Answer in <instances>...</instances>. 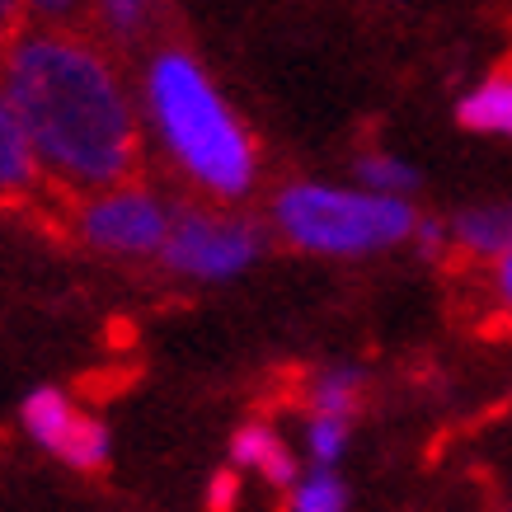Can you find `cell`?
Masks as SVG:
<instances>
[{
  "label": "cell",
  "instance_id": "52a82bcc",
  "mask_svg": "<svg viewBox=\"0 0 512 512\" xmlns=\"http://www.w3.org/2000/svg\"><path fill=\"white\" fill-rule=\"evenodd\" d=\"M456 118L470 132H508L512 137V76H494L484 90H475L456 109Z\"/></svg>",
  "mask_w": 512,
  "mask_h": 512
},
{
  "label": "cell",
  "instance_id": "8992f818",
  "mask_svg": "<svg viewBox=\"0 0 512 512\" xmlns=\"http://www.w3.org/2000/svg\"><path fill=\"white\" fill-rule=\"evenodd\" d=\"M38 184H43V170L29 146V132L19 123V113L10 109V99L0 94V202L19 207L38 193Z\"/></svg>",
  "mask_w": 512,
  "mask_h": 512
},
{
  "label": "cell",
  "instance_id": "e0dca14e",
  "mask_svg": "<svg viewBox=\"0 0 512 512\" xmlns=\"http://www.w3.org/2000/svg\"><path fill=\"white\" fill-rule=\"evenodd\" d=\"M494 282H498V296H503V325H494L489 334H512V249L498 259Z\"/></svg>",
  "mask_w": 512,
  "mask_h": 512
},
{
  "label": "cell",
  "instance_id": "2e32d148",
  "mask_svg": "<svg viewBox=\"0 0 512 512\" xmlns=\"http://www.w3.org/2000/svg\"><path fill=\"white\" fill-rule=\"evenodd\" d=\"M235 498H240V480H235V470H217L212 484H207V508L212 512H231Z\"/></svg>",
  "mask_w": 512,
  "mask_h": 512
},
{
  "label": "cell",
  "instance_id": "7c38bea8",
  "mask_svg": "<svg viewBox=\"0 0 512 512\" xmlns=\"http://www.w3.org/2000/svg\"><path fill=\"white\" fill-rule=\"evenodd\" d=\"M357 404H362V376H357V372H329V376H320V381H315V390H311L315 419L348 423V414H353Z\"/></svg>",
  "mask_w": 512,
  "mask_h": 512
},
{
  "label": "cell",
  "instance_id": "5b68a950",
  "mask_svg": "<svg viewBox=\"0 0 512 512\" xmlns=\"http://www.w3.org/2000/svg\"><path fill=\"white\" fill-rule=\"evenodd\" d=\"M76 231L85 245L113 249V254H146V249H165L170 240V217L151 193L141 188H113L99 193L80 207Z\"/></svg>",
  "mask_w": 512,
  "mask_h": 512
},
{
  "label": "cell",
  "instance_id": "9a60e30c",
  "mask_svg": "<svg viewBox=\"0 0 512 512\" xmlns=\"http://www.w3.org/2000/svg\"><path fill=\"white\" fill-rule=\"evenodd\" d=\"M343 442H348V423H339V419H315L311 423V451H315V461H320V470H329L339 461Z\"/></svg>",
  "mask_w": 512,
  "mask_h": 512
},
{
  "label": "cell",
  "instance_id": "d6986e66",
  "mask_svg": "<svg viewBox=\"0 0 512 512\" xmlns=\"http://www.w3.org/2000/svg\"><path fill=\"white\" fill-rule=\"evenodd\" d=\"M15 29H19V10H5V5H0V43H10Z\"/></svg>",
  "mask_w": 512,
  "mask_h": 512
},
{
  "label": "cell",
  "instance_id": "6da1fadb",
  "mask_svg": "<svg viewBox=\"0 0 512 512\" xmlns=\"http://www.w3.org/2000/svg\"><path fill=\"white\" fill-rule=\"evenodd\" d=\"M5 99L29 132L43 184L99 198L137 179V123L104 52L80 33H33L10 47Z\"/></svg>",
  "mask_w": 512,
  "mask_h": 512
},
{
  "label": "cell",
  "instance_id": "ac0fdd59",
  "mask_svg": "<svg viewBox=\"0 0 512 512\" xmlns=\"http://www.w3.org/2000/svg\"><path fill=\"white\" fill-rule=\"evenodd\" d=\"M104 19H109L118 33H137L146 24V10L141 5H104Z\"/></svg>",
  "mask_w": 512,
  "mask_h": 512
},
{
  "label": "cell",
  "instance_id": "4fadbf2b",
  "mask_svg": "<svg viewBox=\"0 0 512 512\" xmlns=\"http://www.w3.org/2000/svg\"><path fill=\"white\" fill-rule=\"evenodd\" d=\"M357 174H362V184L376 188V198H395V193H409V188L419 184V174L390 156H362Z\"/></svg>",
  "mask_w": 512,
  "mask_h": 512
},
{
  "label": "cell",
  "instance_id": "ba28073f",
  "mask_svg": "<svg viewBox=\"0 0 512 512\" xmlns=\"http://www.w3.org/2000/svg\"><path fill=\"white\" fill-rule=\"evenodd\" d=\"M231 456L240 461V466H259L273 484H292L296 480V466H292V456H287V447H282L268 428H259V423L235 433Z\"/></svg>",
  "mask_w": 512,
  "mask_h": 512
},
{
  "label": "cell",
  "instance_id": "5bb4252c",
  "mask_svg": "<svg viewBox=\"0 0 512 512\" xmlns=\"http://www.w3.org/2000/svg\"><path fill=\"white\" fill-rule=\"evenodd\" d=\"M296 512H343L348 494H343V484L334 480V470H315L311 480L296 489Z\"/></svg>",
  "mask_w": 512,
  "mask_h": 512
},
{
  "label": "cell",
  "instance_id": "3957f363",
  "mask_svg": "<svg viewBox=\"0 0 512 512\" xmlns=\"http://www.w3.org/2000/svg\"><path fill=\"white\" fill-rule=\"evenodd\" d=\"M278 226L287 240L320 254H362L409 235V202L376 193H339L320 184H296L278 193Z\"/></svg>",
  "mask_w": 512,
  "mask_h": 512
},
{
  "label": "cell",
  "instance_id": "277c9868",
  "mask_svg": "<svg viewBox=\"0 0 512 512\" xmlns=\"http://www.w3.org/2000/svg\"><path fill=\"white\" fill-rule=\"evenodd\" d=\"M254 254H259V231L249 221L212 217V212L179 217L165 240V264L193 278H231Z\"/></svg>",
  "mask_w": 512,
  "mask_h": 512
},
{
  "label": "cell",
  "instance_id": "7a4b0ae2",
  "mask_svg": "<svg viewBox=\"0 0 512 512\" xmlns=\"http://www.w3.org/2000/svg\"><path fill=\"white\" fill-rule=\"evenodd\" d=\"M146 85H151V113L170 151L184 160V170L221 198H240L254 184V141L221 104L202 66L184 47H170L151 62Z\"/></svg>",
  "mask_w": 512,
  "mask_h": 512
},
{
  "label": "cell",
  "instance_id": "8fae6325",
  "mask_svg": "<svg viewBox=\"0 0 512 512\" xmlns=\"http://www.w3.org/2000/svg\"><path fill=\"white\" fill-rule=\"evenodd\" d=\"M57 456L71 461L76 470H99L109 461V428L85 419V414H76L71 428H66V437H62V447H57Z\"/></svg>",
  "mask_w": 512,
  "mask_h": 512
},
{
  "label": "cell",
  "instance_id": "30bf717a",
  "mask_svg": "<svg viewBox=\"0 0 512 512\" xmlns=\"http://www.w3.org/2000/svg\"><path fill=\"white\" fill-rule=\"evenodd\" d=\"M71 419H76V409L66 404L62 390H33L29 400H24V428H29L38 442H43L47 451L62 447L66 428H71Z\"/></svg>",
  "mask_w": 512,
  "mask_h": 512
},
{
  "label": "cell",
  "instance_id": "9c48e42d",
  "mask_svg": "<svg viewBox=\"0 0 512 512\" xmlns=\"http://www.w3.org/2000/svg\"><path fill=\"white\" fill-rule=\"evenodd\" d=\"M456 240H461L470 254H494V259H503L512 249V207L466 212V217L456 221Z\"/></svg>",
  "mask_w": 512,
  "mask_h": 512
}]
</instances>
